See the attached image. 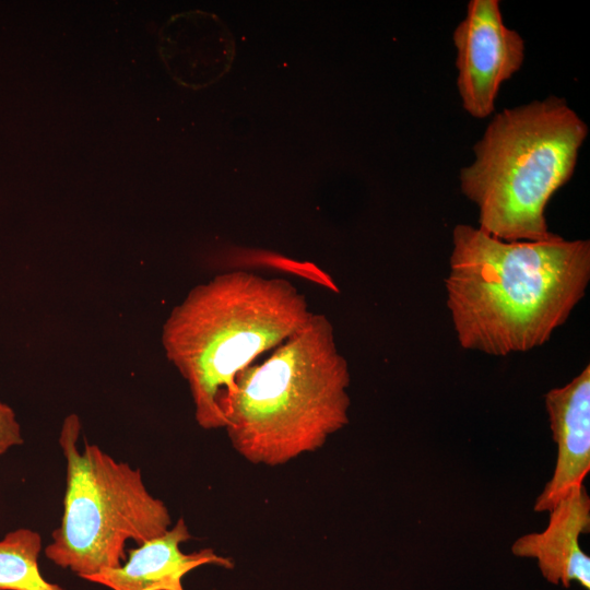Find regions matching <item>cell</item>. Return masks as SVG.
Returning a JSON list of instances; mask_svg holds the SVG:
<instances>
[{"instance_id":"9c48e42d","label":"cell","mask_w":590,"mask_h":590,"mask_svg":"<svg viewBox=\"0 0 590 590\" xmlns=\"http://www.w3.org/2000/svg\"><path fill=\"white\" fill-rule=\"evenodd\" d=\"M590 531V496L583 485L574 488L548 511V522L541 532L521 535L511 544V553L534 559L542 577L550 583L569 588L577 582L590 590V557L580 544Z\"/></svg>"},{"instance_id":"5b68a950","label":"cell","mask_w":590,"mask_h":590,"mask_svg":"<svg viewBox=\"0 0 590 590\" xmlns=\"http://www.w3.org/2000/svg\"><path fill=\"white\" fill-rule=\"evenodd\" d=\"M81 424L75 414L63 421L59 444L67 464L63 514L46 557L86 579L119 567L129 540L138 545L164 534L172 519L152 496L139 469L118 462L98 446L78 448Z\"/></svg>"},{"instance_id":"277c9868","label":"cell","mask_w":590,"mask_h":590,"mask_svg":"<svg viewBox=\"0 0 590 590\" xmlns=\"http://www.w3.org/2000/svg\"><path fill=\"white\" fill-rule=\"evenodd\" d=\"M587 134L586 122L555 96L497 114L473 148L474 163L460 173L479 228L506 241L552 238L545 208L573 176Z\"/></svg>"},{"instance_id":"ba28073f","label":"cell","mask_w":590,"mask_h":590,"mask_svg":"<svg viewBox=\"0 0 590 590\" xmlns=\"http://www.w3.org/2000/svg\"><path fill=\"white\" fill-rule=\"evenodd\" d=\"M157 50L172 79L196 91L216 83L229 71L235 40L217 15L190 10L172 15L160 28Z\"/></svg>"},{"instance_id":"6da1fadb","label":"cell","mask_w":590,"mask_h":590,"mask_svg":"<svg viewBox=\"0 0 590 590\" xmlns=\"http://www.w3.org/2000/svg\"><path fill=\"white\" fill-rule=\"evenodd\" d=\"M589 281V240L506 241L468 224L452 231L446 306L464 350L507 356L544 345Z\"/></svg>"},{"instance_id":"7a4b0ae2","label":"cell","mask_w":590,"mask_h":590,"mask_svg":"<svg viewBox=\"0 0 590 590\" xmlns=\"http://www.w3.org/2000/svg\"><path fill=\"white\" fill-rule=\"evenodd\" d=\"M310 315L305 295L290 281L247 271L194 286L172 309L162 345L188 384L200 427L225 428V405L238 375Z\"/></svg>"},{"instance_id":"8992f818","label":"cell","mask_w":590,"mask_h":590,"mask_svg":"<svg viewBox=\"0 0 590 590\" xmlns=\"http://www.w3.org/2000/svg\"><path fill=\"white\" fill-rule=\"evenodd\" d=\"M453 44L462 106L472 117L486 118L502 83L521 68L524 42L504 24L499 1L471 0L453 31Z\"/></svg>"},{"instance_id":"3957f363","label":"cell","mask_w":590,"mask_h":590,"mask_svg":"<svg viewBox=\"0 0 590 590\" xmlns=\"http://www.w3.org/2000/svg\"><path fill=\"white\" fill-rule=\"evenodd\" d=\"M351 375L322 314L236 378L225 429L248 462L276 467L316 451L349 424Z\"/></svg>"},{"instance_id":"30bf717a","label":"cell","mask_w":590,"mask_h":590,"mask_svg":"<svg viewBox=\"0 0 590 590\" xmlns=\"http://www.w3.org/2000/svg\"><path fill=\"white\" fill-rule=\"evenodd\" d=\"M191 539L180 518L164 534L138 545L119 567L105 569L87 578L111 590H185L184 577L203 565L233 568L234 563L212 548L184 553L180 544Z\"/></svg>"},{"instance_id":"52a82bcc","label":"cell","mask_w":590,"mask_h":590,"mask_svg":"<svg viewBox=\"0 0 590 590\" xmlns=\"http://www.w3.org/2000/svg\"><path fill=\"white\" fill-rule=\"evenodd\" d=\"M552 437L556 444L554 472L536 497L533 509L550 511L590 472V365L563 387L544 396Z\"/></svg>"},{"instance_id":"8fae6325","label":"cell","mask_w":590,"mask_h":590,"mask_svg":"<svg viewBox=\"0 0 590 590\" xmlns=\"http://www.w3.org/2000/svg\"><path fill=\"white\" fill-rule=\"evenodd\" d=\"M42 536L31 529L10 531L0 540V590H63L40 574Z\"/></svg>"},{"instance_id":"7c38bea8","label":"cell","mask_w":590,"mask_h":590,"mask_svg":"<svg viewBox=\"0 0 590 590\" xmlns=\"http://www.w3.org/2000/svg\"><path fill=\"white\" fill-rule=\"evenodd\" d=\"M23 441L14 411L0 400V456L11 447L22 445Z\"/></svg>"}]
</instances>
